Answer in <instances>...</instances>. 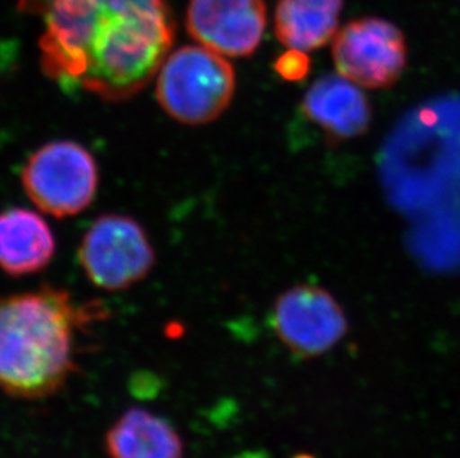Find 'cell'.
Returning a JSON list of instances; mask_svg holds the SVG:
<instances>
[{
	"label": "cell",
	"instance_id": "cell-13",
	"mask_svg": "<svg viewBox=\"0 0 460 458\" xmlns=\"http://www.w3.org/2000/svg\"><path fill=\"white\" fill-rule=\"evenodd\" d=\"M274 70L285 81L296 83V81L305 79L310 72V58L305 51L289 49V51L283 52L282 56L276 60Z\"/></svg>",
	"mask_w": 460,
	"mask_h": 458
},
{
	"label": "cell",
	"instance_id": "cell-5",
	"mask_svg": "<svg viewBox=\"0 0 460 458\" xmlns=\"http://www.w3.org/2000/svg\"><path fill=\"white\" fill-rule=\"evenodd\" d=\"M78 258L88 280L109 292L137 285L155 264L146 231L122 215L99 217L84 235Z\"/></svg>",
	"mask_w": 460,
	"mask_h": 458
},
{
	"label": "cell",
	"instance_id": "cell-7",
	"mask_svg": "<svg viewBox=\"0 0 460 458\" xmlns=\"http://www.w3.org/2000/svg\"><path fill=\"white\" fill-rule=\"evenodd\" d=\"M271 326L279 339L300 357H316L331 350L348 333L343 308L328 290L298 285L274 304Z\"/></svg>",
	"mask_w": 460,
	"mask_h": 458
},
{
	"label": "cell",
	"instance_id": "cell-12",
	"mask_svg": "<svg viewBox=\"0 0 460 458\" xmlns=\"http://www.w3.org/2000/svg\"><path fill=\"white\" fill-rule=\"evenodd\" d=\"M344 0H279L274 31L289 49L314 51L325 47L339 31Z\"/></svg>",
	"mask_w": 460,
	"mask_h": 458
},
{
	"label": "cell",
	"instance_id": "cell-2",
	"mask_svg": "<svg viewBox=\"0 0 460 458\" xmlns=\"http://www.w3.org/2000/svg\"><path fill=\"white\" fill-rule=\"evenodd\" d=\"M103 312L52 286L0 298V392L22 401L58 393L78 369L79 333Z\"/></svg>",
	"mask_w": 460,
	"mask_h": 458
},
{
	"label": "cell",
	"instance_id": "cell-10",
	"mask_svg": "<svg viewBox=\"0 0 460 458\" xmlns=\"http://www.w3.org/2000/svg\"><path fill=\"white\" fill-rule=\"evenodd\" d=\"M56 253L51 228L38 213L13 207L0 213V269L13 277L40 273Z\"/></svg>",
	"mask_w": 460,
	"mask_h": 458
},
{
	"label": "cell",
	"instance_id": "cell-9",
	"mask_svg": "<svg viewBox=\"0 0 460 458\" xmlns=\"http://www.w3.org/2000/svg\"><path fill=\"white\" fill-rule=\"evenodd\" d=\"M303 113L330 142H341L368 130L371 106L357 84L341 75H325L308 88Z\"/></svg>",
	"mask_w": 460,
	"mask_h": 458
},
{
	"label": "cell",
	"instance_id": "cell-3",
	"mask_svg": "<svg viewBox=\"0 0 460 458\" xmlns=\"http://www.w3.org/2000/svg\"><path fill=\"white\" fill-rule=\"evenodd\" d=\"M234 92L233 66L201 45L174 51L158 70V103L170 118L187 126H203L221 117Z\"/></svg>",
	"mask_w": 460,
	"mask_h": 458
},
{
	"label": "cell",
	"instance_id": "cell-1",
	"mask_svg": "<svg viewBox=\"0 0 460 458\" xmlns=\"http://www.w3.org/2000/svg\"><path fill=\"white\" fill-rule=\"evenodd\" d=\"M44 18L40 66L66 92L122 101L158 74L174 40L164 0H18Z\"/></svg>",
	"mask_w": 460,
	"mask_h": 458
},
{
	"label": "cell",
	"instance_id": "cell-4",
	"mask_svg": "<svg viewBox=\"0 0 460 458\" xmlns=\"http://www.w3.org/2000/svg\"><path fill=\"white\" fill-rule=\"evenodd\" d=\"M22 182L31 203L51 216H75L96 197L99 169L85 147L70 140L47 143L22 167Z\"/></svg>",
	"mask_w": 460,
	"mask_h": 458
},
{
	"label": "cell",
	"instance_id": "cell-11",
	"mask_svg": "<svg viewBox=\"0 0 460 458\" xmlns=\"http://www.w3.org/2000/svg\"><path fill=\"white\" fill-rule=\"evenodd\" d=\"M109 458H183V441L173 424L154 412L131 408L111 426Z\"/></svg>",
	"mask_w": 460,
	"mask_h": 458
},
{
	"label": "cell",
	"instance_id": "cell-6",
	"mask_svg": "<svg viewBox=\"0 0 460 458\" xmlns=\"http://www.w3.org/2000/svg\"><path fill=\"white\" fill-rule=\"evenodd\" d=\"M407 57L404 33L383 18L352 20L332 40L339 74L368 90L394 87L404 74Z\"/></svg>",
	"mask_w": 460,
	"mask_h": 458
},
{
	"label": "cell",
	"instance_id": "cell-8",
	"mask_svg": "<svg viewBox=\"0 0 460 458\" xmlns=\"http://www.w3.org/2000/svg\"><path fill=\"white\" fill-rule=\"evenodd\" d=\"M187 31L201 47L226 57H249L260 47L264 0H190Z\"/></svg>",
	"mask_w": 460,
	"mask_h": 458
}]
</instances>
